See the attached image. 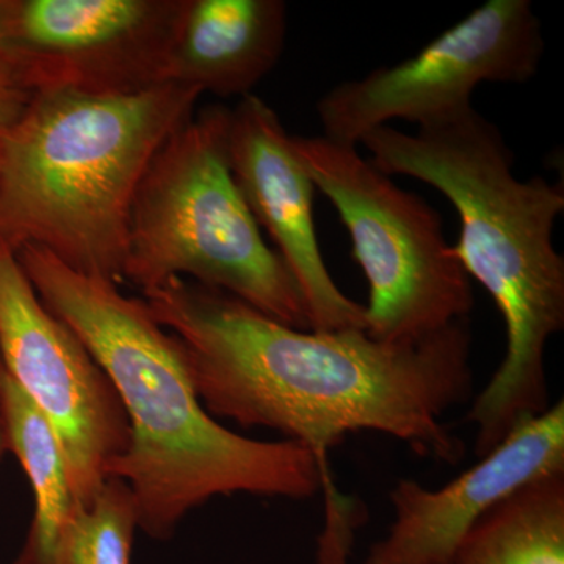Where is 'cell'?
<instances>
[{
	"label": "cell",
	"mask_w": 564,
	"mask_h": 564,
	"mask_svg": "<svg viewBox=\"0 0 564 564\" xmlns=\"http://www.w3.org/2000/svg\"><path fill=\"white\" fill-rule=\"evenodd\" d=\"M143 300L181 340L212 417L274 430L313 454L325 500L317 564H350L364 521L329 467V452L348 433L389 434L423 458L462 462L466 447L443 417L473 395L469 318L413 343H381L366 329H295L185 278L143 292Z\"/></svg>",
	"instance_id": "obj_1"
},
{
	"label": "cell",
	"mask_w": 564,
	"mask_h": 564,
	"mask_svg": "<svg viewBox=\"0 0 564 564\" xmlns=\"http://www.w3.org/2000/svg\"><path fill=\"white\" fill-rule=\"evenodd\" d=\"M14 252L41 302L79 336L120 393L131 443L107 480L129 486L147 536L172 540L187 514L214 497L307 500L321 492L317 463L303 445L242 436L204 410L181 340L143 296L76 272L43 248Z\"/></svg>",
	"instance_id": "obj_2"
},
{
	"label": "cell",
	"mask_w": 564,
	"mask_h": 564,
	"mask_svg": "<svg viewBox=\"0 0 564 564\" xmlns=\"http://www.w3.org/2000/svg\"><path fill=\"white\" fill-rule=\"evenodd\" d=\"M359 143L381 172L425 182L452 203L462 221L459 261L502 314L503 361L466 415L481 458L519 422L551 408L545 348L564 329V259L552 240L563 184L518 180L502 132L474 107L414 135L381 126Z\"/></svg>",
	"instance_id": "obj_3"
},
{
	"label": "cell",
	"mask_w": 564,
	"mask_h": 564,
	"mask_svg": "<svg viewBox=\"0 0 564 564\" xmlns=\"http://www.w3.org/2000/svg\"><path fill=\"white\" fill-rule=\"evenodd\" d=\"M199 98L174 84L122 96L33 93L0 135V245H33L120 284L141 181Z\"/></svg>",
	"instance_id": "obj_4"
},
{
	"label": "cell",
	"mask_w": 564,
	"mask_h": 564,
	"mask_svg": "<svg viewBox=\"0 0 564 564\" xmlns=\"http://www.w3.org/2000/svg\"><path fill=\"white\" fill-rule=\"evenodd\" d=\"M229 121L228 107H206L152 159L133 202L124 281L143 293L185 278L306 332L302 292L234 180Z\"/></svg>",
	"instance_id": "obj_5"
},
{
	"label": "cell",
	"mask_w": 564,
	"mask_h": 564,
	"mask_svg": "<svg viewBox=\"0 0 564 564\" xmlns=\"http://www.w3.org/2000/svg\"><path fill=\"white\" fill-rule=\"evenodd\" d=\"M293 150L336 207L352 258L369 284L366 333L381 343H413L469 318L473 280L440 212L364 159L355 144L292 135Z\"/></svg>",
	"instance_id": "obj_6"
},
{
	"label": "cell",
	"mask_w": 564,
	"mask_h": 564,
	"mask_svg": "<svg viewBox=\"0 0 564 564\" xmlns=\"http://www.w3.org/2000/svg\"><path fill=\"white\" fill-rule=\"evenodd\" d=\"M545 43L530 0H489L414 57L343 82L317 102L323 137L358 144L373 129L403 120L426 128L473 106L478 85L525 84Z\"/></svg>",
	"instance_id": "obj_7"
},
{
	"label": "cell",
	"mask_w": 564,
	"mask_h": 564,
	"mask_svg": "<svg viewBox=\"0 0 564 564\" xmlns=\"http://www.w3.org/2000/svg\"><path fill=\"white\" fill-rule=\"evenodd\" d=\"M0 359L50 423L74 500L87 508L131 443L113 381L79 336L41 302L17 252L0 245Z\"/></svg>",
	"instance_id": "obj_8"
},
{
	"label": "cell",
	"mask_w": 564,
	"mask_h": 564,
	"mask_svg": "<svg viewBox=\"0 0 564 564\" xmlns=\"http://www.w3.org/2000/svg\"><path fill=\"white\" fill-rule=\"evenodd\" d=\"M184 0H7L17 87L122 96L163 85Z\"/></svg>",
	"instance_id": "obj_9"
},
{
	"label": "cell",
	"mask_w": 564,
	"mask_h": 564,
	"mask_svg": "<svg viewBox=\"0 0 564 564\" xmlns=\"http://www.w3.org/2000/svg\"><path fill=\"white\" fill-rule=\"evenodd\" d=\"M229 162L259 228L302 292L313 332L366 329V307L334 282L314 226L315 185L276 111L256 95L240 99L229 121Z\"/></svg>",
	"instance_id": "obj_10"
},
{
	"label": "cell",
	"mask_w": 564,
	"mask_h": 564,
	"mask_svg": "<svg viewBox=\"0 0 564 564\" xmlns=\"http://www.w3.org/2000/svg\"><path fill=\"white\" fill-rule=\"evenodd\" d=\"M564 473V400L519 422L489 454L443 488L404 478L389 492L393 521L364 564H452L475 522L516 489Z\"/></svg>",
	"instance_id": "obj_11"
},
{
	"label": "cell",
	"mask_w": 564,
	"mask_h": 564,
	"mask_svg": "<svg viewBox=\"0 0 564 564\" xmlns=\"http://www.w3.org/2000/svg\"><path fill=\"white\" fill-rule=\"evenodd\" d=\"M285 31L282 0H184L163 82L245 98L280 62Z\"/></svg>",
	"instance_id": "obj_12"
},
{
	"label": "cell",
	"mask_w": 564,
	"mask_h": 564,
	"mask_svg": "<svg viewBox=\"0 0 564 564\" xmlns=\"http://www.w3.org/2000/svg\"><path fill=\"white\" fill-rule=\"evenodd\" d=\"M0 419L32 486L35 511L13 564H55L58 538L77 507L68 474L50 423L0 366Z\"/></svg>",
	"instance_id": "obj_13"
},
{
	"label": "cell",
	"mask_w": 564,
	"mask_h": 564,
	"mask_svg": "<svg viewBox=\"0 0 564 564\" xmlns=\"http://www.w3.org/2000/svg\"><path fill=\"white\" fill-rule=\"evenodd\" d=\"M452 564H564V473L530 481L494 505Z\"/></svg>",
	"instance_id": "obj_14"
},
{
	"label": "cell",
	"mask_w": 564,
	"mask_h": 564,
	"mask_svg": "<svg viewBox=\"0 0 564 564\" xmlns=\"http://www.w3.org/2000/svg\"><path fill=\"white\" fill-rule=\"evenodd\" d=\"M137 529L131 489L109 478L87 508H74L58 538L55 564H132Z\"/></svg>",
	"instance_id": "obj_15"
},
{
	"label": "cell",
	"mask_w": 564,
	"mask_h": 564,
	"mask_svg": "<svg viewBox=\"0 0 564 564\" xmlns=\"http://www.w3.org/2000/svg\"><path fill=\"white\" fill-rule=\"evenodd\" d=\"M31 98V93L0 85V135L20 120Z\"/></svg>",
	"instance_id": "obj_16"
},
{
	"label": "cell",
	"mask_w": 564,
	"mask_h": 564,
	"mask_svg": "<svg viewBox=\"0 0 564 564\" xmlns=\"http://www.w3.org/2000/svg\"><path fill=\"white\" fill-rule=\"evenodd\" d=\"M7 0H0V85L17 87L13 55H11L9 39H7Z\"/></svg>",
	"instance_id": "obj_17"
},
{
	"label": "cell",
	"mask_w": 564,
	"mask_h": 564,
	"mask_svg": "<svg viewBox=\"0 0 564 564\" xmlns=\"http://www.w3.org/2000/svg\"><path fill=\"white\" fill-rule=\"evenodd\" d=\"M9 451V436H7L6 425H3L2 419H0V459Z\"/></svg>",
	"instance_id": "obj_18"
},
{
	"label": "cell",
	"mask_w": 564,
	"mask_h": 564,
	"mask_svg": "<svg viewBox=\"0 0 564 564\" xmlns=\"http://www.w3.org/2000/svg\"><path fill=\"white\" fill-rule=\"evenodd\" d=\"M0 366H2V359H0Z\"/></svg>",
	"instance_id": "obj_19"
}]
</instances>
